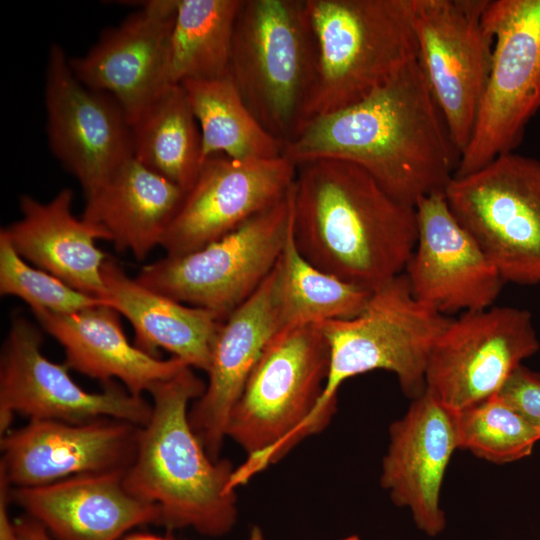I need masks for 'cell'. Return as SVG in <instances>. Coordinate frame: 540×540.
<instances>
[{
    "label": "cell",
    "mask_w": 540,
    "mask_h": 540,
    "mask_svg": "<svg viewBox=\"0 0 540 540\" xmlns=\"http://www.w3.org/2000/svg\"><path fill=\"white\" fill-rule=\"evenodd\" d=\"M121 540H174L170 537H162L147 532H133L126 534Z\"/></svg>",
    "instance_id": "e575fe53"
},
{
    "label": "cell",
    "mask_w": 540,
    "mask_h": 540,
    "mask_svg": "<svg viewBox=\"0 0 540 540\" xmlns=\"http://www.w3.org/2000/svg\"><path fill=\"white\" fill-rule=\"evenodd\" d=\"M373 291L348 283L306 260L291 226L276 264L275 299L280 332L358 315Z\"/></svg>",
    "instance_id": "83f0119b"
},
{
    "label": "cell",
    "mask_w": 540,
    "mask_h": 540,
    "mask_svg": "<svg viewBox=\"0 0 540 540\" xmlns=\"http://www.w3.org/2000/svg\"><path fill=\"white\" fill-rule=\"evenodd\" d=\"M32 313L63 347L69 369L103 384L118 379L134 395L142 396L189 366L179 358L161 359L132 345L123 332L120 314L107 303L72 313Z\"/></svg>",
    "instance_id": "7402d4cb"
},
{
    "label": "cell",
    "mask_w": 540,
    "mask_h": 540,
    "mask_svg": "<svg viewBox=\"0 0 540 540\" xmlns=\"http://www.w3.org/2000/svg\"><path fill=\"white\" fill-rule=\"evenodd\" d=\"M73 192L61 190L42 203L20 197V220L1 229L17 254L73 289L107 303L102 276L107 255L96 246L99 231L72 213Z\"/></svg>",
    "instance_id": "603a6c76"
},
{
    "label": "cell",
    "mask_w": 540,
    "mask_h": 540,
    "mask_svg": "<svg viewBox=\"0 0 540 540\" xmlns=\"http://www.w3.org/2000/svg\"><path fill=\"white\" fill-rule=\"evenodd\" d=\"M296 165L284 155L262 160L206 158L161 243L167 256L195 251L275 206L291 192Z\"/></svg>",
    "instance_id": "9a60e30c"
},
{
    "label": "cell",
    "mask_w": 540,
    "mask_h": 540,
    "mask_svg": "<svg viewBox=\"0 0 540 540\" xmlns=\"http://www.w3.org/2000/svg\"><path fill=\"white\" fill-rule=\"evenodd\" d=\"M329 369L318 324L279 332L266 346L228 419L226 436L246 453L234 469V490L314 434L312 419Z\"/></svg>",
    "instance_id": "277c9868"
},
{
    "label": "cell",
    "mask_w": 540,
    "mask_h": 540,
    "mask_svg": "<svg viewBox=\"0 0 540 540\" xmlns=\"http://www.w3.org/2000/svg\"><path fill=\"white\" fill-rule=\"evenodd\" d=\"M186 192L134 157L86 196L82 219L119 252L143 260L158 245Z\"/></svg>",
    "instance_id": "d4e9b609"
},
{
    "label": "cell",
    "mask_w": 540,
    "mask_h": 540,
    "mask_svg": "<svg viewBox=\"0 0 540 540\" xmlns=\"http://www.w3.org/2000/svg\"><path fill=\"white\" fill-rule=\"evenodd\" d=\"M0 293L22 299L30 306L32 312L72 313L106 303L73 289L42 269L28 265L17 254L2 231H0Z\"/></svg>",
    "instance_id": "4dcf8cb0"
},
{
    "label": "cell",
    "mask_w": 540,
    "mask_h": 540,
    "mask_svg": "<svg viewBox=\"0 0 540 540\" xmlns=\"http://www.w3.org/2000/svg\"><path fill=\"white\" fill-rule=\"evenodd\" d=\"M181 85L200 128L202 163L218 154L242 161L283 155L284 144L248 109L231 73L214 79L186 80Z\"/></svg>",
    "instance_id": "4316f807"
},
{
    "label": "cell",
    "mask_w": 540,
    "mask_h": 540,
    "mask_svg": "<svg viewBox=\"0 0 540 540\" xmlns=\"http://www.w3.org/2000/svg\"><path fill=\"white\" fill-rule=\"evenodd\" d=\"M540 340L530 311L491 306L452 318L426 368V390L458 412L500 392Z\"/></svg>",
    "instance_id": "4fadbf2b"
},
{
    "label": "cell",
    "mask_w": 540,
    "mask_h": 540,
    "mask_svg": "<svg viewBox=\"0 0 540 540\" xmlns=\"http://www.w3.org/2000/svg\"><path fill=\"white\" fill-rule=\"evenodd\" d=\"M340 540H361V539L357 535H352V536H348Z\"/></svg>",
    "instance_id": "8d00e7d4"
},
{
    "label": "cell",
    "mask_w": 540,
    "mask_h": 540,
    "mask_svg": "<svg viewBox=\"0 0 540 540\" xmlns=\"http://www.w3.org/2000/svg\"><path fill=\"white\" fill-rule=\"evenodd\" d=\"M276 266L260 287L223 320L203 394L191 403L190 425L207 454L219 460L229 416L269 342L280 332Z\"/></svg>",
    "instance_id": "ffe728a7"
},
{
    "label": "cell",
    "mask_w": 540,
    "mask_h": 540,
    "mask_svg": "<svg viewBox=\"0 0 540 540\" xmlns=\"http://www.w3.org/2000/svg\"><path fill=\"white\" fill-rule=\"evenodd\" d=\"M451 320L417 300L402 273L375 289L355 317L318 324L329 347V369L312 419L315 433L334 414L340 386L354 376L385 370L407 397L422 395L430 353Z\"/></svg>",
    "instance_id": "8992f818"
},
{
    "label": "cell",
    "mask_w": 540,
    "mask_h": 540,
    "mask_svg": "<svg viewBox=\"0 0 540 540\" xmlns=\"http://www.w3.org/2000/svg\"><path fill=\"white\" fill-rule=\"evenodd\" d=\"M50 148L79 181L85 197L133 157L130 123L117 101L74 75L58 44L50 48L45 74Z\"/></svg>",
    "instance_id": "5bb4252c"
},
{
    "label": "cell",
    "mask_w": 540,
    "mask_h": 540,
    "mask_svg": "<svg viewBox=\"0 0 540 540\" xmlns=\"http://www.w3.org/2000/svg\"><path fill=\"white\" fill-rule=\"evenodd\" d=\"M14 523L21 540H54L41 523L28 515L18 518Z\"/></svg>",
    "instance_id": "836d02e7"
},
{
    "label": "cell",
    "mask_w": 540,
    "mask_h": 540,
    "mask_svg": "<svg viewBox=\"0 0 540 540\" xmlns=\"http://www.w3.org/2000/svg\"><path fill=\"white\" fill-rule=\"evenodd\" d=\"M125 470L72 476L51 484L11 487L10 498L54 540H121L136 526L160 523L159 508L132 496Z\"/></svg>",
    "instance_id": "44dd1931"
},
{
    "label": "cell",
    "mask_w": 540,
    "mask_h": 540,
    "mask_svg": "<svg viewBox=\"0 0 540 540\" xmlns=\"http://www.w3.org/2000/svg\"><path fill=\"white\" fill-rule=\"evenodd\" d=\"M249 540H264L263 533L259 527L254 526L251 529Z\"/></svg>",
    "instance_id": "d590c367"
},
{
    "label": "cell",
    "mask_w": 540,
    "mask_h": 540,
    "mask_svg": "<svg viewBox=\"0 0 540 540\" xmlns=\"http://www.w3.org/2000/svg\"><path fill=\"white\" fill-rule=\"evenodd\" d=\"M102 276L107 303L133 326L134 345L158 357L164 349L191 368L207 372L223 318L216 312L178 302L157 293L107 256Z\"/></svg>",
    "instance_id": "cb8c5ba5"
},
{
    "label": "cell",
    "mask_w": 540,
    "mask_h": 540,
    "mask_svg": "<svg viewBox=\"0 0 540 540\" xmlns=\"http://www.w3.org/2000/svg\"><path fill=\"white\" fill-rule=\"evenodd\" d=\"M205 387L189 366L151 387V415L140 428L123 484L132 496L159 508V525L192 527L215 537L234 526L237 496L229 488L232 463L213 460L189 422V405Z\"/></svg>",
    "instance_id": "3957f363"
},
{
    "label": "cell",
    "mask_w": 540,
    "mask_h": 540,
    "mask_svg": "<svg viewBox=\"0 0 540 540\" xmlns=\"http://www.w3.org/2000/svg\"><path fill=\"white\" fill-rule=\"evenodd\" d=\"M291 226L292 190L225 236L190 253L166 255L144 266L135 279L157 293L225 319L274 269Z\"/></svg>",
    "instance_id": "9c48e42d"
},
{
    "label": "cell",
    "mask_w": 540,
    "mask_h": 540,
    "mask_svg": "<svg viewBox=\"0 0 540 540\" xmlns=\"http://www.w3.org/2000/svg\"><path fill=\"white\" fill-rule=\"evenodd\" d=\"M140 428L109 417L80 424L30 420L1 436L0 473L11 487H33L82 474L126 470Z\"/></svg>",
    "instance_id": "e0dca14e"
},
{
    "label": "cell",
    "mask_w": 540,
    "mask_h": 540,
    "mask_svg": "<svg viewBox=\"0 0 540 540\" xmlns=\"http://www.w3.org/2000/svg\"><path fill=\"white\" fill-rule=\"evenodd\" d=\"M457 221L505 283L540 284V160L510 152L454 176L444 190Z\"/></svg>",
    "instance_id": "ba28073f"
},
{
    "label": "cell",
    "mask_w": 540,
    "mask_h": 540,
    "mask_svg": "<svg viewBox=\"0 0 540 540\" xmlns=\"http://www.w3.org/2000/svg\"><path fill=\"white\" fill-rule=\"evenodd\" d=\"M456 449V412L427 390L389 427L381 486L396 506L410 510L417 528L431 537L446 526L441 488Z\"/></svg>",
    "instance_id": "d6986e66"
},
{
    "label": "cell",
    "mask_w": 540,
    "mask_h": 540,
    "mask_svg": "<svg viewBox=\"0 0 540 540\" xmlns=\"http://www.w3.org/2000/svg\"><path fill=\"white\" fill-rule=\"evenodd\" d=\"M242 0H176L169 84L230 73L234 25Z\"/></svg>",
    "instance_id": "f1b7e54d"
},
{
    "label": "cell",
    "mask_w": 540,
    "mask_h": 540,
    "mask_svg": "<svg viewBox=\"0 0 540 540\" xmlns=\"http://www.w3.org/2000/svg\"><path fill=\"white\" fill-rule=\"evenodd\" d=\"M283 155L355 164L411 206L444 192L461 159L418 59L362 100L310 118Z\"/></svg>",
    "instance_id": "6da1fadb"
},
{
    "label": "cell",
    "mask_w": 540,
    "mask_h": 540,
    "mask_svg": "<svg viewBox=\"0 0 540 540\" xmlns=\"http://www.w3.org/2000/svg\"><path fill=\"white\" fill-rule=\"evenodd\" d=\"M459 449L494 464L529 456L540 431L529 424L499 394L456 412Z\"/></svg>",
    "instance_id": "f546056e"
},
{
    "label": "cell",
    "mask_w": 540,
    "mask_h": 540,
    "mask_svg": "<svg viewBox=\"0 0 540 540\" xmlns=\"http://www.w3.org/2000/svg\"><path fill=\"white\" fill-rule=\"evenodd\" d=\"M176 0H151L105 30L83 56L69 59L76 78L112 96L129 123L169 84Z\"/></svg>",
    "instance_id": "ac0fdd59"
},
{
    "label": "cell",
    "mask_w": 540,
    "mask_h": 540,
    "mask_svg": "<svg viewBox=\"0 0 540 540\" xmlns=\"http://www.w3.org/2000/svg\"><path fill=\"white\" fill-rule=\"evenodd\" d=\"M418 234L404 274L414 297L448 316L489 308L505 282L452 214L444 192L420 198Z\"/></svg>",
    "instance_id": "2e32d148"
},
{
    "label": "cell",
    "mask_w": 540,
    "mask_h": 540,
    "mask_svg": "<svg viewBox=\"0 0 540 540\" xmlns=\"http://www.w3.org/2000/svg\"><path fill=\"white\" fill-rule=\"evenodd\" d=\"M292 229L311 264L374 291L404 273L418 222L415 206L392 197L359 166L318 159L296 165Z\"/></svg>",
    "instance_id": "7a4b0ae2"
},
{
    "label": "cell",
    "mask_w": 540,
    "mask_h": 540,
    "mask_svg": "<svg viewBox=\"0 0 540 540\" xmlns=\"http://www.w3.org/2000/svg\"><path fill=\"white\" fill-rule=\"evenodd\" d=\"M10 490V484L0 473V540H21L15 523L8 515V504L11 502Z\"/></svg>",
    "instance_id": "d6a6232c"
},
{
    "label": "cell",
    "mask_w": 540,
    "mask_h": 540,
    "mask_svg": "<svg viewBox=\"0 0 540 540\" xmlns=\"http://www.w3.org/2000/svg\"><path fill=\"white\" fill-rule=\"evenodd\" d=\"M40 329L21 315L13 316L0 360V431L8 432L14 414L30 420L72 424L115 418L143 426L152 404L113 381L102 392L82 389L66 364L48 360L41 352Z\"/></svg>",
    "instance_id": "7c38bea8"
},
{
    "label": "cell",
    "mask_w": 540,
    "mask_h": 540,
    "mask_svg": "<svg viewBox=\"0 0 540 540\" xmlns=\"http://www.w3.org/2000/svg\"><path fill=\"white\" fill-rule=\"evenodd\" d=\"M489 0H412L418 62L462 152L471 138L489 78L493 36Z\"/></svg>",
    "instance_id": "8fae6325"
},
{
    "label": "cell",
    "mask_w": 540,
    "mask_h": 540,
    "mask_svg": "<svg viewBox=\"0 0 540 540\" xmlns=\"http://www.w3.org/2000/svg\"><path fill=\"white\" fill-rule=\"evenodd\" d=\"M306 4L318 47L308 120L362 100L418 59L412 0Z\"/></svg>",
    "instance_id": "52a82bcc"
},
{
    "label": "cell",
    "mask_w": 540,
    "mask_h": 540,
    "mask_svg": "<svg viewBox=\"0 0 540 540\" xmlns=\"http://www.w3.org/2000/svg\"><path fill=\"white\" fill-rule=\"evenodd\" d=\"M133 157L187 192L202 165L201 132L186 90L166 86L131 122Z\"/></svg>",
    "instance_id": "484cf974"
},
{
    "label": "cell",
    "mask_w": 540,
    "mask_h": 540,
    "mask_svg": "<svg viewBox=\"0 0 540 540\" xmlns=\"http://www.w3.org/2000/svg\"><path fill=\"white\" fill-rule=\"evenodd\" d=\"M484 20L492 66L455 176L515 152L540 111V0H489Z\"/></svg>",
    "instance_id": "30bf717a"
},
{
    "label": "cell",
    "mask_w": 540,
    "mask_h": 540,
    "mask_svg": "<svg viewBox=\"0 0 540 540\" xmlns=\"http://www.w3.org/2000/svg\"><path fill=\"white\" fill-rule=\"evenodd\" d=\"M498 394L540 431V372L520 365Z\"/></svg>",
    "instance_id": "1f68e13d"
},
{
    "label": "cell",
    "mask_w": 540,
    "mask_h": 540,
    "mask_svg": "<svg viewBox=\"0 0 540 540\" xmlns=\"http://www.w3.org/2000/svg\"><path fill=\"white\" fill-rule=\"evenodd\" d=\"M317 70L306 0H242L230 73L248 109L284 146L308 120Z\"/></svg>",
    "instance_id": "5b68a950"
}]
</instances>
